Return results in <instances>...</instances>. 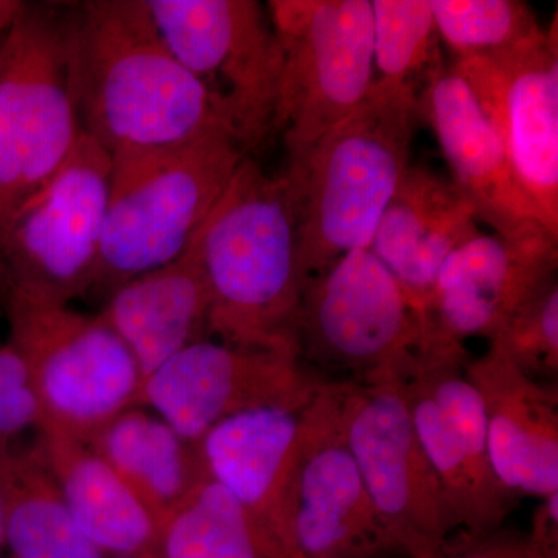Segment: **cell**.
<instances>
[{
    "mask_svg": "<svg viewBox=\"0 0 558 558\" xmlns=\"http://www.w3.org/2000/svg\"><path fill=\"white\" fill-rule=\"evenodd\" d=\"M68 75L80 131L109 154L227 131L161 36L148 0L69 3Z\"/></svg>",
    "mask_w": 558,
    "mask_h": 558,
    "instance_id": "obj_1",
    "label": "cell"
},
{
    "mask_svg": "<svg viewBox=\"0 0 558 558\" xmlns=\"http://www.w3.org/2000/svg\"><path fill=\"white\" fill-rule=\"evenodd\" d=\"M311 400L234 414L196 442L209 478L238 499L269 558H299L286 524V498Z\"/></svg>",
    "mask_w": 558,
    "mask_h": 558,
    "instance_id": "obj_17",
    "label": "cell"
},
{
    "mask_svg": "<svg viewBox=\"0 0 558 558\" xmlns=\"http://www.w3.org/2000/svg\"><path fill=\"white\" fill-rule=\"evenodd\" d=\"M323 384L293 352L205 339L180 351L143 381L140 405L150 407L182 438L196 444L234 414L310 402Z\"/></svg>",
    "mask_w": 558,
    "mask_h": 558,
    "instance_id": "obj_16",
    "label": "cell"
},
{
    "mask_svg": "<svg viewBox=\"0 0 558 558\" xmlns=\"http://www.w3.org/2000/svg\"><path fill=\"white\" fill-rule=\"evenodd\" d=\"M417 92L374 81L368 97L310 146L288 153L301 286L341 256L369 248L411 167Z\"/></svg>",
    "mask_w": 558,
    "mask_h": 558,
    "instance_id": "obj_2",
    "label": "cell"
},
{
    "mask_svg": "<svg viewBox=\"0 0 558 558\" xmlns=\"http://www.w3.org/2000/svg\"><path fill=\"white\" fill-rule=\"evenodd\" d=\"M279 49L275 134L310 146L368 97L374 80L371 0H270Z\"/></svg>",
    "mask_w": 558,
    "mask_h": 558,
    "instance_id": "obj_9",
    "label": "cell"
},
{
    "mask_svg": "<svg viewBox=\"0 0 558 558\" xmlns=\"http://www.w3.org/2000/svg\"><path fill=\"white\" fill-rule=\"evenodd\" d=\"M10 343L31 371L43 422L89 440L123 411L140 407L143 377L100 315L3 289Z\"/></svg>",
    "mask_w": 558,
    "mask_h": 558,
    "instance_id": "obj_7",
    "label": "cell"
},
{
    "mask_svg": "<svg viewBox=\"0 0 558 558\" xmlns=\"http://www.w3.org/2000/svg\"><path fill=\"white\" fill-rule=\"evenodd\" d=\"M5 545V515H3V506L2 501H0V550H2Z\"/></svg>",
    "mask_w": 558,
    "mask_h": 558,
    "instance_id": "obj_33",
    "label": "cell"
},
{
    "mask_svg": "<svg viewBox=\"0 0 558 558\" xmlns=\"http://www.w3.org/2000/svg\"><path fill=\"white\" fill-rule=\"evenodd\" d=\"M374 75L418 90L446 68L429 0H371Z\"/></svg>",
    "mask_w": 558,
    "mask_h": 558,
    "instance_id": "obj_26",
    "label": "cell"
},
{
    "mask_svg": "<svg viewBox=\"0 0 558 558\" xmlns=\"http://www.w3.org/2000/svg\"><path fill=\"white\" fill-rule=\"evenodd\" d=\"M160 558H269L238 499L211 478L160 531Z\"/></svg>",
    "mask_w": 558,
    "mask_h": 558,
    "instance_id": "obj_25",
    "label": "cell"
},
{
    "mask_svg": "<svg viewBox=\"0 0 558 558\" xmlns=\"http://www.w3.org/2000/svg\"><path fill=\"white\" fill-rule=\"evenodd\" d=\"M20 7V0H0V46H2L3 38H5Z\"/></svg>",
    "mask_w": 558,
    "mask_h": 558,
    "instance_id": "obj_32",
    "label": "cell"
},
{
    "mask_svg": "<svg viewBox=\"0 0 558 558\" xmlns=\"http://www.w3.org/2000/svg\"><path fill=\"white\" fill-rule=\"evenodd\" d=\"M429 7L454 62L512 49L545 31L521 0H429Z\"/></svg>",
    "mask_w": 558,
    "mask_h": 558,
    "instance_id": "obj_27",
    "label": "cell"
},
{
    "mask_svg": "<svg viewBox=\"0 0 558 558\" xmlns=\"http://www.w3.org/2000/svg\"><path fill=\"white\" fill-rule=\"evenodd\" d=\"M417 113L435 132L453 175L451 182L475 209L480 222L502 236L543 227L498 135L453 69L439 70L418 90Z\"/></svg>",
    "mask_w": 558,
    "mask_h": 558,
    "instance_id": "obj_18",
    "label": "cell"
},
{
    "mask_svg": "<svg viewBox=\"0 0 558 558\" xmlns=\"http://www.w3.org/2000/svg\"><path fill=\"white\" fill-rule=\"evenodd\" d=\"M340 418L374 509L409 558H435L454 532L411 422L403 381H340Z\"/></svg>",
    "mask_w": 558,
    "mask_h": 558,
    "instance_id": "obj_11",
    "label": "cell"
},
{
    "mask_svg": "<svg viewBox=\"0 0 558 558\" xmlns=\"http://www.w3.org/2000/svg\"><path fill=\"white\" fill-rule=\"evenodd\" d=\"M488 354L508 362L529 379L558 380V281L532 296L488 340Z\"/></svg>",
    "mask_w": 558,
    "mask_h": 558,
    "instance_id": "obj_28",
    "label": "cell"
},
{
    "mask_svg": "<svg viewBox=\"0 0 558 558\" xmlns=\"http://www.w3.org/2000/svg\"><path fill=\"white\" fill-rule=\"evenodd\" d=\"M469 89L537 213L558 238V39L553 27L512 49L451 65Z\"/></svg>",
    "mask_w": 558,
    "mask_h": 558,
    "instance_id": "obj_14",
    "label": "cell"
},
{
    "mask_svg": "<svg viewBox=\"0 0 558 558\" xmlns=\"http://www.w3.org/2000/svg\"><path fill=\"white\" fill-rule=\"evenodd\" d=\"M209 311L197 231L179 258L113 289L100 317L130 349L145 381L180 351L208 339Z\"/></svg>",
    "mask_w": 558,
    "mask_h": 558,
    "instance_id": "obj_21",
    "label": "cell"
},
{
    "mask_svg": "<svg viewBox=\"0 0 558 558\" xmlns=\"http://www.w3.org/2000/svg\"><path fill=\"white\" fill-rule=\"evenodd\" d=\"M116 558H132V557H116Z\"/></svg>",
    "mask_w": 558,
    "mask_h": 558,
    "instance_id": "obj_34",
    "label": "cell"
},
{
    "mask_svg": "<svg viewBox=\"0 0 558 558\" xmlns=\"http://www.w3.org/2000/svg\"><path fill=\"white\" fill-rule=\"evenodd\" d=\"M0 501L13 558H106L81 531L35 446L0 440Z\"/></svg>",
    "mask_w": 558,
    "mask_h": 558,
    "instance_id": "obj_24",
    "label": "cell"
},
{
    "mask_svg": "<svg viewBox=\"0 0 558 558\" xmlns=\"http://www.w3.org/2000/svg\"><path fill=\"white\" fill-rule=\"evenodd\" d=\"M168 46L248 156L275 132L281 49L256 0H148Z\"/></svg>",
    "mask_w": 558,
    "mask_h": 558,
    "instance_id": "obj_8",
    "label": "cell"
},
{
    "mask_svg": "<svg viewBox=\"0 0 558 558\" xmlns=\"http://www.w3.org/2000/svg\"><path fill=\"white\" fill-rule=\"evenodd\" d=\"M468 362L418 359L416 369L403 381V395L454 531L484 534L501 527L520 499L495 473L483 400L465 374Z\"/></svg>",
    "mask_w": 558,
    "mask_h": 558,
    "instance_id": "obj_15",
    "label": "cell"
},
{
    "mask_svg": "<svg viewBox=\"0 0 558 558\" xmlns=\"http://www.w3.org/2000/svg\"><path fill=\"white\" fill-rule=\"evenodd\" d=\"M526 538L535 558H558V494L539 499Z\"/></svg>",
    "mask_w": 558,
    "mask_h": 558,
    "instance_id": "obj_31",
    "label": "cell"
},
{
    "mask_svg": "<svg viewBox=\"0 0 558 558\" xmlns=\"http://www.w3.org/2000/svg\"><path fill=\"white\" fill-rule=\"evenodd\" d=\"M478 222L475 209L451 180L411 165L381 216L369 250L418 314L444 263L481 233Z\"/></svg>",
    "mask_w": 558,
    "mask_h": 558,
    "instance_id": "obj_20",
    "label": "cell"
},
{
    "mask_svg": "<svg viewBox=\"0 0 558 558\" xmlns=\"http://www.w3.org/2000/svg\"><path fill=\"white\" fill-rule=\"evenodd\" d=\"M465 374L483 400L488 451L517 499L558 494V388L529 379L505 360L469 359Z\"/></svg>",
    "mask_w": 558,
    "mask_h": 558,
    "instance_id": "obj_19",
    "label": "cell"
},
{
    "mask_svg": "<svg viewBox=\"0 0 558 558\" xmlns=\"http://www.w3.org/2000/svg\"><path fill=\"white\" fill-rule=\"evenodd\" d=\"M248 156L230 132L165 148L110 154V191L90 293L179 258Z\"/></svg>",
    "mask_w": 558,
    "mask_h": 558,
    "instance_id": "obj_4",
    "label": "cell"
},
{
    "mask_svg": "<svg viewBox=\"0 0 558 558\" xmlns=\"http://www.w3.org/2000/svg\"><path fill=\"white\" fill-rule=\"evenodd\" d=\"M31 371L13 344L0 347V440H10L43 422Z\"/></svg>",
    "mask_w": 558,
    "mask_h": 558,
    "instance_id": "obj_29",
    "label": "cell"
},
{
    "mask_svg": "<svg viewBox=\"0 0 558 558\" xmlns=\"http://www.w3.org/2000/svg\"><path fill=\"white\" fill-rule=\"evenodd\" d=\"M199 255L211 295L208 339L295 354L299 234L284 175L245 157L199 230Z\"/></svg>",
    "mask_w": 558,
    "mask_h": 558,
    "instance_id": "obj_3",
    "label": "cell"
},
{
    "mask_svg": "<svg viewBox=\"0 0 558 558\" xmlns=\"http://www.w3.org/2000/svg\"><path fill=\"white\" fill-rule=\"evenodd\" d=\"M69 3L21 2L0 46V245L81 131L69 90Z\"/></svg>",
    "mask_w": 558,
    "mask_h": 558,
    "instance_id": "obj_6",
    "label": "cell"
},
{
    "mask_svg": "<svg viewBox=\"0 0 558 558\" xmlns=\"http://www.w3.org/2000/svg\"><path fill=\"white\" fill-rule=\"evenodd\" d=\"M293 349L325 381H405L421 359L417 312L369 248L354 250L301 286Z\"/></svg>",
    "mask_w": 558,
    "mask_h": 558,
    "instance_id": "obj_5",
    "label": "cell"
},
{
    "mask_svg": "<svg viewBox=\"0 0 558 558\" xmlns=\"http://www.w3.org/2000/svg\"><path fill=\"white\" fill-rule=\"evenodd\" d=\"M35 447L87 538L108 556L160 558V527L87 440L40 424Z\"/></svg>",
    "mask_w": 558,
    "mask_h": 558,
    "instance_id": "obj_22",
    "label": "cell"
},
{
    "mask_svg": "<svg viewBox=\"0 0 558 558\" xmlns=\"http://www.w3.org/2000/svg\"><path fill=\"white\" fill-rule=\"evenodd\" d=\"M87 442L148 509L160 531L194 488L209 478L196 444L137 407L102 425Z\"/></svg>",
    "mask_w": 558,
    "mask_h": 558,
    "instance_id": "obj_23",
    "label": "cell"
},
{
    "mask_svg": "<svg viewBox=\"0 0 558 558\" xmlns=\"http://www.w3.org/2000/svg\"><path fill=\"white\" fill-rule=\"evenodd\" d=\"M558 238L548 230L473 238L440 267L418 311L421 357L469 360L465 341L490 340L513 312L556 281Z\"/></svg>",
    "mask_w": 558,
    "mask_h": 558,
    "instance_id": "obj_13",
    "label": "cell"
},
{
    "mask_svg": "<svg viewBox=\"0 0 558 558\" xmlns=\"http://www.w3.org/2000/svg\"><path fill=\"white\" fill-rule=\"evenodd\" d=\"M435 558H535L526 534L505 526L484 534L451 532Z\"/></svg>",
    "mask_w": 558,
    "mask_h": 558,
    "instance_id": "obj_30",
    "label": "cell"
},
{
    "mask_svg": "<svg viewBox=\"0 0 558 558\" xmlns=\"http://www.w3.org/2000/svg\"><path fill=\"white\" fill-rule=\"evenodd\" d=\"M112 159L81 132L53 178L14 216L0 245V281L69 304L90 293L108 211Z\"/></svg>",
    "mask_w": 558,
    "mask_h": 558,
    "instance_id": "obj_10",
    "label": "cell"
},
{
    "mask_svg": "<svg viewBox=\"0 0 558 558\" xmlns=\"http://www.w3.org/2000/svg\"><path fill=\"white\" fill-rule=\"evenodd\" d=\"M286 524L299 558H409L377 515L349 450L339 381H325L304 414Z\"/></svg>",
    "mask_w": 558,
    "mask_h": 558,
    "instance_id": "obj_12",
    "label": "cell"
}]
</instances>
